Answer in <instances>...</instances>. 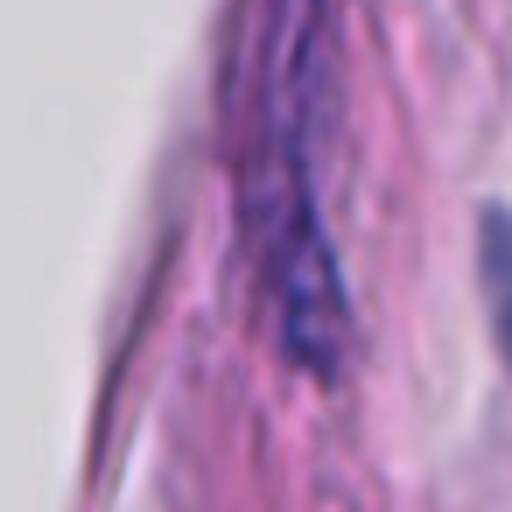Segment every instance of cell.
I'll return each mask as SVG.
<instances>
[{
	"mask_svg": "<svg viewBox=\"0 0 512 512\" xmlns=\"http://www.w3.org/2000/svg\"><path fill=\"white\" fill-rule=\"evenodd\" d=\"M477 267H484V309L498 330V351L512 358V211H484V239H477Z\"/></svg>",
	"mask_w": 512,
	"mask_h": 512,
	"instance_id": "obj_1",
	"label": "cell"
}]
</instances>
